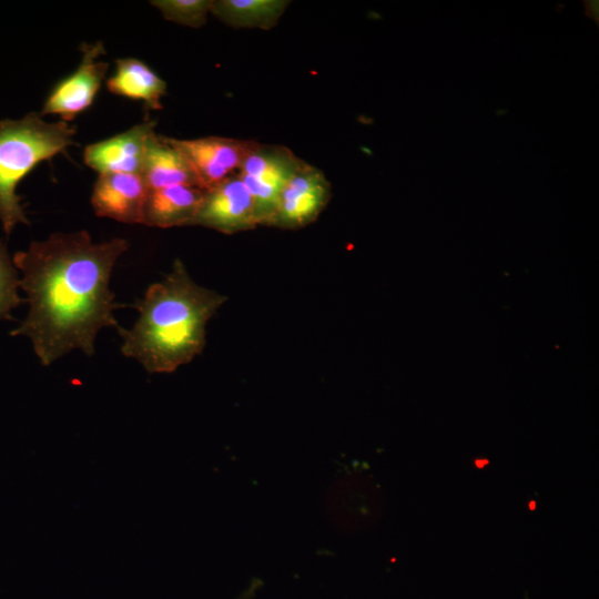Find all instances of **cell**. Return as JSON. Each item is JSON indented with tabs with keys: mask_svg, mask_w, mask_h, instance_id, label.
I'll list each match as a JSON object with an SVG mask.
<instances>
[{
	"mask_svg": "<svg viewBox=\"0 0 599 599\" xmlns=\"http://www.w3.org/2000/svg\"><path fill=\"white\" fill-rule=\"evenodd\" d=\"M226 300L195 283L176 258L171 272L135 302L139 316L134 325L118 328L122 354L151 374L176 370L202 353L206 325Z\"/></svg>",
	"mask_w": 599,
	"mask_h": 599,
	"instance_id": "cell-2",
	"label": "cell"
},
{
	"mask_svg": "<svg viewBox=\"0 0 599 599\" xmlns=\"http://www.w3.org/2000/svg\"><path fill=\"white\" fill-rule=\"evenodd\" d=\"M332 197V185L325 173L303 164L284 184L270 227L300 230L314 223Z\"/></svg>",
	"mask_w": 599,
	"mask_h": 599,
	"instance_id": "cell-4",
	"label": "cell"
},
{
	"mask_svg": "<svg viewBox=\"0 0 599 599\" xmlns=\"http://www.w3.org/2000/svg\"><path fill=\"white\" fill-rule=\"evenodd\" d=\"M74 135L73 125L44 121L37 112L0 120V222L7 235L17 224H29L16 193L18 184L41 161L64 153Z\"/></svg>",
	"mask_w": 599,
	"mask_h": 599,
	"instance_id": "cell-3",
	"label": "cell"
},
{
	"mask_svg": "<svg viewBox=\"0 0 599 599\" xmlns=\"http://www.w3.org/2000/svg\"><path fill=\"white\" fill-rule=\"evenodd\" d=\"M290 148L257 141L246 155L240 174L286 182L303 164Z\"/></svg>",
	"mask_w": 599,
	"mask_h": 599,
	"instance_id": "cell-14",
	"label": "cell"
},
{
	"mask_svg": "<svg viewBox=\"0 0 599 599\" xmlns=\"http://www.w3.org/2000/svg\"><path fill=\"white\" fill-rule=\"evenodd\" d=\"M191 226L229 235L258 226L253 199L238 173L205 190Z\"/></svg>",
	"mask_w": 599,
	"mask_h": 599,
	"instance_id": "cell-7",
	"label": "cell"
},
{
	"mask_svg": "<svg viewBox=\"0 0 599 599\" xmlns=\"http://www.w3.org/2000/svg\"><path fill=\"white\" fill-rule=\"evenodd\" d=\"M155 121H144L109 139L89 144L83 152L85 164L99 174L140 173L149 138Z\"/></svg>",
	"mask_w": 599,
	"mask_h": 599,
	"instance_id": "cell-9",
	"label": "cell"
},
{
	"mask_svg": "<svg viewBox=\"0 0 599 599\" xmlns=\"http://www.w3.org/2000/svg\"><path fill=\"white\" fill-rule=\"evenodd\" d=\"M81 62L77 70L60 81L45 99L40 115L54 114L61 121H72L85 111L95 95L109 69V63L98 60L105 53L103 43H82Z\"/></svg>",
	"mask_w": 599,
	"mask_h": 599,
	"instance_id": "cell-5",
	"label": "cell"
},
{
	"mask_svg": "<svg viewBox=\"0 0 599 599\" xmlns=\"http://www.w3.org/2000/svg\"><path fill=\"white\" fill-rule=\"evenodd\" d=\"M141 175L149 190L172 185L201 187L185 155L170 142L167 136L155 132L148 140Z\"/></svg>",
	"mask_w": 599,
	"mask_h": 599,
	"instance_id": "cell-11",
	"label": "cell"
},
{
	"mask_svg": "<svg viewBox=\"0 0 599 599\" xmlns=\"http://www.w3.org/2000/svg\"><path fill=\"white\" fill-rule=\"evenodd\" d=\"M151 3L167 21L201 28L211 13L212 0H155Z\"/></svg>",
	"mask_w": 599,
	"mask_h": 599,
	"instance_id": "cell-15",
	"label": "cell"
},
{
	"mask_svg": "<svg viewBox=\"0 0 599 599\" xmlns=\"http://www.w3.org/2000/svg\"><path fill=\"white\" fill-rule=\"evenodd\" d=\"M106 88L113 94L142 101L149 110H161V100L166 92L165 81L134 58L115 60V70L106 80Z\"/></svg>",
	"mask_w": 599,
	"mask_h": 599,
	"instance_id": "cell-12",
	"label": "cell"
},
{
	"mask_svg": "<svg viewBox=\"0 0 599 599\" xmlns=\"http://www.w3.org/2000/svg\"><path fill=\"white\" fill-rule=\"evenodd\" d=\"M129 248L124 238L95 243L85 230L57 232L12 256L29 309L12 336H26L43 366L74 349L87 356L104 327L119 328L112 270Z\"/></svg>",
	"mask_w": 599,
	"mask_h": 599,
	"instance_id": "cell-1",
	"label": "cell"
},
{
	"mask_svg": "<svg viewBox=\"0 0 599 599\" xmlns=\"http://www.w3.org/2000/svg\"><path fill=\"white\" fill-rule=\"evenodd\" d=\"M205 190L193 185H172L149 190L142 224L169 229L191 226Z\"/></svg>",
	"mask_w": 599,
	"mask_h": 599,
	"instance_id": "cell-10",
	"label": "cell"
},
{
	"mask_svg": "<svg viewBox=\"0 0 599 599\" xmlns=\"http://www.w3.org/2000/svg\"><path fill=\"white\" fill-rule=\"evenodd\" d=\"M290 0H212L211 14L234 29H273Z\"/></svg>",
	"mask_w": 599,
	"mask_h": 599,
	"instance_id": "cell-13",
	"label": "cell"
},
{
	"mask_svg": "<svg viewBox=\"0 0 599 599\" xmlns=\"http://www.w3.org/2000/svg\"><path fill=\"white\" fill-rule=\"evenodd\" d=\"M169 140L185 155L203 190L238 173L246 155L257 143L255 140L216 135Z\"/></svg>",
	"mask_w": 599,
	"mask_h": 599,
	"instance_id": "cell-6",
	"label": "cell"
},
{
	"mask_svg": "<svg viewBox=\"0 0 599 599\" xmlns=\"http://www.w3.org/2000/svg\"><path fill=\"white\" fill-rule=\"evenodd\" d=\"M19 282V272L0 238V319H12V309L22 302L18 293Z\"/></svg>",
	"mask_w": 599,
	"mask_h": 599,
	"instance_id": "cell-16",
	"label": "cell"
},
{
	"mask_svg": "<svg viewBox=\"0 0 599 599\" xmlns=\"http://www.w3.org/2000/svg\"><path fill=\"white\" fill-rule=\"evenodd\" d=\"M149 189L140 173H102L93 185L95 215L128 224H142Z\"/></svg>",
	"mask_w": 599,
	"mask_h": 599,
	"instance_id": "cell-8",
	"label": "cell"
}]
</instances>
